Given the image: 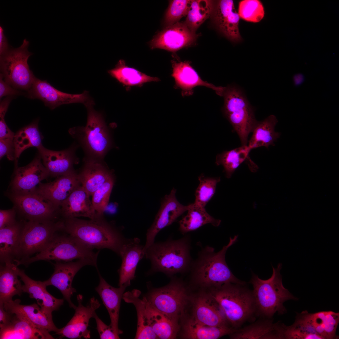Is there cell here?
I'll return each instance as SVG.
<instances>
[{"label":"cell","instance_id":"1","mask_svg":"<svg viewBox=\"0 0 339 339\" xmlns=\"http://www.w3.org/2000/svg\"><path fill=\"white\" fill-rule=\"evenodd\" d=\"M238 237V235L230 237L228 243L218 252L209 245L202 247L196 258L192 260L190 269L193 283L210 289L228 283L246 284L234 275L225 260L227 251L237 241Z\"/></svg>","mask_w":339,"mask_h":339},{"label":"cell","instance_id":"2","mask_svg":"<svg viewBox=\"0 0 339 339\" xmlns=\"http://www.w3.org/2000/svg\"><path fill=\"white\" fill-rule=\"evenodd\" d=\"M63 221L62 231L92 250L108 249L119 255L128 239L102 216L89 220L71 218Z\"/></svg>","mask_w":339,"mask_h":339},{"label":"cell","instance_id":"3","mask_svg":"<svg viewBox=\"0 0 339 339\" xmlns=\"http://www.w3.org/2000/svg\"><path fill=\"white\" fill-rule=\"evenodd\" d=\"M246 285L233 283L210 288L208 293L219 305L231 327L238 329L257 316L252 291Z\"/></svg>","mask_w":339,"mask_h":339},{"label":"cell","instance_id":"4","mask_svg":"<svg viewBox=\"0 0 339 339\" xmlns=\"http://www.w3.org/2000/svg\"><path fill=\"white\" fill-rule=\"evenodd\" d=\"M191 239L188 234L174 239L154 242L146 250L144 258L149 260L151 272H161L172 276L190 270L193 260Z\"/></svg>","mask_w":339,"mask_h":339},{"label":"cell","instance_id":"5","mask_svg":"<svg viewBox=\"0 0 339 339\" xmlns=\"http://www.w3.org/2000/svg\"><path fill=\"white\" fill-rule=\"evenodd\" d=\"M272 268V273L269 279H262L253 273L249 281L253 286L257 316L267 319H272L276 313L279 315L285 313L287 310L284 303L289 300L298 299L283 285L280 272L282 264L279 263L277 268Z\"/></svg>","mask_w":339,"mask_h":339},{"label":"cell","instance_id":"6","mask_svg":"<svg viewBox=\"0 0 339 339\" xmlns=\"http://www.w3.org/2000/svg\"><path fill=\"white\" fill-rule=\"evenodd\" d=\"M222 110L237 132L242 146L247 145L248 137L257 121L254 110L243 91L234 84L225 87Z\"/></svg>","mask_w":339,"mask_h":339},{"label":"cell","instance_id":"7","mask_svg":"<svg viewBox=\"0 0 339 339\" xmlns=\"http://www.w3.org/2000/svg\"><path fill=\"white\" fill-rule=\"evenodd\" d=\"M94 105L86 107L88 116L85 126L70 129L69 133L77 138L90 157L100 161L104 157L110 145L108 130L101 114L95 111Z\"/></svg>","mask_w":339,"mask_h":339},{"label":"cell","instance_id":"8","mask_svg":"<svg viewBox=\"0 0 339 339\" xmlns=\"http://www.w3.org/2000/svg\"><path fill=\"white\" fill-rule=\"evenodd\" d=\"M99 251L95 252L67 234H56L47 246L33 257L18 261L17 265L25 266L38 261L54 260L68 262L74 259H86L92 261L97 268Z\"/></svg>","mask_w":339,"mask_h":339},{"label":"cell","instance_id":"9","mask_svg":"<svg viewBox=\"0 0 339 339\" xmlns=\"http://www.w3.org/2000/svg\"><path fill=\"white\" fill-rule=\"evenodd\" d=\"M29 44L25 39L20 47L10 49L0 57V75L4 80L26 93L30 89L35 77L28 63V58L32 54L28 50Z\"/></svg>","mask_w":339,"mask_h":339},{"label":"cell","instance_id":"10","mask_svg":"<svg viewBox=\"0 0 339 339\" xmlns=\"http://www.w3.org/2000/svg\"><path fill=\"white\" fill-rule=\"evenodd\" d=\"M63 220L24 222L14 262L24 260L44 249L57 232L62 231Z\"/></svg>","mask_w":339,"mask_h":339},{"label":"cell","instance_id":"11","mask_svg":"<svg viewBox=\"0 0 339 339\" xmlns=\"http://www.w3.org/2000/svg\"><path fill=\"white\" fill-rule=\"evenodd\" d=\"M146 298L154 309L178 322L187 304L188 297L183 282L175 279L168 285L153 290Z\"/></svg>","mask_w":339,"mask_h":339},{"label":"cell","instance_id":"12","mask_svg":"<svg viewBox=\"0 0 339 339\" xmlns=\"http://www.w3.org/2000/svg\"><path fill=\"white\" fill-rule=\"evenodd\" d=\"M6 194L16 211L28 221H55L60 214L59 208L35 192L19 194L9 191Z\"/></svg>","mask_w":339,"mask_h":339},{"label":"cell","instance_id":"13","mask_svg":"<svg viewBox=\"0 0 339 339\" xmlns=\"http://www.w3.org/2000/svg\"><path fill=\"white\" fill-rule=\"evenodd\" d=\"M26 93V96L41 100L45 106L51 110L67 104L81 103L85 106L94 104L87 91L79 94L65 93L56 89L46 80H42L36 77L30 89Z\"/></svg>","mask_w":339,"mask_h":339},{"label":"cell","instance_id":"14","mask_svg":"<svg viewBox=\"0 0 339 339\" xmlns=\"http://www.w3.org/2000/svg\"><path fill=\"white\" fill-rule=\"evenodd\" d=\"M176 189L173 188L170 193L161 199L159 209L153 221L148 229L144 252L154 242L157 235L162 229L171 225L189 208L191 204L184 205L177 200Z\"/></svg>","mask_w":339,"mask_h":339},{"label":"cell","instance_id":"15","mask_svg":"<svg viewBox=\"0 0 339 339\" xmlns=\"http://www.w3.org/2000/svg\"><path fill=\"white\" fill-rule=\"evenodd\" d=\"M199 35L192 32L184 21H179L159 32L149 44L152 49H160L174 52L194 44Z\"/></svg>","mask_w":339,"mask_h":339},{"label":"cell","instance_id":"16","mask_svg":"<svg viewBox=\"0 0 339 339\" xmlns=\"http://www.w3.org/2000/svg\"><path fill=\"white\" fill-rule=\"evenodd\" d=\"M54 271L48 280L43 281L47 286L52 285L58 288L70 308L74 309L77 306L71 301L73 293L76 292L72 286L73 279L77 272L83 267L88 265L96 266L92 261L86 259H78L75 261H56L53 264Z\"/></svg>","mask_w":339,"mask_h":339},{"label":"cell","instance_id":"17","mask_svg":"<svg viewBox=\"0 0 339 339\" xmlns=\"http://www.w3.org/2000/svg\"><path fill=\"white\" fill-rule=\"evenodd\" d=\"M39 153L27 165L15 168L9 192L19 194L34 192L41 181L49 176Z\"/></svg>","mask_w":339,"mask_h":339},{"label":"cell","instance_id":"18","mask_svg":"<svg viewBox=\"0 0 339 339\" xmlns=\"http://www.w3.org/2000/svg\"><path fill=\"white\" fill-rule=\"evenodd\" d=\"M77 298L78 305L75 309L73 316L65 326L59 329L56 334L61 337L72 339L82 337L89 339L90 337V332L88 327L89 320L93 318L96 310L100 307V304L97 299L93 297L88 304L84 306L82 304V295L78 294Z\"/></svg>","mask_w":339,"mask_h":339},{"label":"cell","instance_id":"19","mask_svg":"<svg viewBox=\"0 0 339 339\" xmlns=\"http://www.w3.org/2000/svg\"><path fill=\"white\" fill-rule=\"evenodd\" d=\"M299 320L309 333L318 335L322 339H337L336 331L339 322V313L331 311L309 313L304 311L298 314Z\"/></svg>","mask_w":339,"mask_h":339},{"label":"cell","instance_id":"20","mask_svg":"<svg viewBox=\"0 0 339 339\" xmlns=\"http://www.w3.org/2000/svg\"><path fill=\"white\" fill-rule=\"evenodd\" d=\"M173 68L172 76L174 78L175 87L181 90L183 97L192 95L193 89L199 86L211 89L216 94L223 96L225 87L216 86L202 80L192 67L189 61H182L177 59L171 61Z\"/></svg>","mask_w":339,"mask_h":339},{"label":"cell","instance_id":"21","mask_svg":"<svg viewBox=\"0 0 339 339\" xmlns=\"http://www.w3.org/2000/svg\"><path fill=\"white\" fill-rule=\"evenodd\" d=\"M80 185L78 174L74 171L57 177L53 181L40 183L34 192L47 199L60 209L63 202Z\"/></svg>","mask_w":339,"mask_h":339},{"label":"cell","instance_id":"22","mask_svg":"<svg viewBox=\"0 0 339 339\" xmlns=\"http://www.w3.org/2000/svg\"><path fill=\"white\" fill-rule=\"evenodd\" d=\"M212 15L219 31L234 42L242 40L239 28V16L231 0H221L215 3Z\"/></svg>","mask_w":339,"mask_h":339},{"label":"cell","instance_id":"23","mask_svg":"<svg viewBox=\"0 0 339 339\" xmlns=\"http://www.w3.org/2000/svg\"><path fill=\"white\" fill-rule=\"evenodd\" d=\"M144 247L137 238L128 239L124 244L119 254L121 259V265L118 270L119 287L125 284L130 285L131 281L135 278L138 264L144 257Z\"/></svg>","mask_w":339,"mask_h":339},{"label":"cell","instance_id":"24","mask_svg":"<svg viewBox=\"0 0 339 339\" xmlns=\"http://www.w3.org/2000/svg\"><path fill=\"white\" fill-rule=\"evenodd\" d=\"M16 271L20 280L24 283L23 292L29 294V297L36 300L37 304L45 314L52 315V312L57 310L64 302L63 299H58L51 294L46 290L47 286L43 282L34 280L17 267Z\"/></svg>","mask_w":339,"mask_h":339},{"label":"cell","instance_id":"25","mask_svg":"<svg viewBox=\"0 0 339 339\" xmlns=\"http://www.w3.org/2000/svg\"><path fill=\"white\" fill-rule=\"evenodd\" d=\"M286 326L272 319L263 318L229 335L233 339H282Z\"/></svg>","mask_w":339,"mask_h":339},{"label":"cell","instance_id":"26","mask_svg":"<svg viewBox=\"0 0 339 339\" xmlns=\"http://www.w3.org/2000/svg\"><path fill=\"white\" fill-rule=\"evenodd\" d=\"M37 149L49 176L58 177L74 171L73 165L76 161L74 148L57 151L46 148L42 145Z\"/></svg>","mask_w":339,"mask_h":339},{"label":"cell","instance_id":"27","mask_svg":"<svg viewBox=\"0 0 339 339\" xmlns=\"http://www.w3.org/2000/svg\"><path fill=\"white\" fill-rule=\"evenodd\" d=\"M90 196L80 185L62 203L60 214L64 219L84 217L93 219L102 216L96 213L90 200Z\"/></svg>","mask_w":339,"mask_h":339},{"label":"cell","instance_id":"28","mask_svg":"<svg viewBox=\"0 0 339 339\" xmlns=\"http://www.w3.org/2000/svg\"><path fill=\"white\" fill-rule=\"evenodd\" d=\"M20 300L17 299L3 303L4 309L11 314L25 319L35 326L44 328L49 332L57 333L59 329L54 324L52 315L43 312L36 304L28 305L20 304Z\"/></svg>","mask_w":339,"mask_h":339},{"label":"cell","instance_id":"29","mask_svg":"<svg viewBox=\"0 0 339 339\" xmlns=\"http://www.w3.org/2000/svg\"><path fill=\"white\" fill-rule=\"evenodd\" d=\"M192 318L209 326H229L222 309L209 294H201L195 300Z\"/></svg>","mask_w":339,"mask_h":339},{"label":"cell","instance_id":"30","mask_svg":"<svg viewBox=\"0 0 339 339\" xmlns=\"http://www.w3.org/2000/svg\"><path fill=\"white\" fill-rule=\"evenodd\" d=\"M100 282L95 288L106 308L110 319V325L118 335L122 331L118 328V324L121 302L126 288L129 286L125 284L119 288L109 284L99 273Z\"/></svg>","mask_w":339,"mask_h":339},{"label":"cell","instance_id":"31","mask_svg":"<svg viewBox=\"0 0 339 339\" xmlns=\"http://www.w3.org/2000/svg\"><path fill=\"white\" fill-rule=\"evenodd\" d=\"M9 324L0 330V339H53L49 331L15 314Z\"/></svg>","mask_w":339,"mask_h":339},{"label":"cell","instance_id":"32","mask_svg":"<svg viewBox=\"0 0 339 339\" xmlns=\"http://www.w3.org/2000/svg\"><path fill=\"white\" fill-rule=\"evenodd\" d=\"M78 175L81 185L92 196L113 175L100 161L89 159Z\"/></svg>","mask_w":339,"mask_h":339},{"label":"cell","instance_id":"33","mask_svg":"<svg viewBox=\"0 0 339 339\" xmlns=\"http://www.w3.org/2000/svg\"><path fill=\"white\" fill-rule=\"evenodd\" d=\"M140 291L134 289L124 293L122 299L127 303L133 304L136 309L137 316V329L135 339H154L158 338L149 324L148 318L146 297L139 298Z\"/></svg>","mask_w":339,"mask_h":339},{"label":"cell","instance_id":"34","mask_svg":"<svg viewBox=\"0 0 339 339\" xmlns=\"http://www.w3.org/2000/svg\"><path fill=\"white\" fill-rule=\"evenodd\" d=\"M237 330L229 326H207L191 318L186 320L183 325L182 337L189 339H217L232 334Z\"/></svg>","mask_w":339,"mask_h":339},{"label":"cell","instance_id":"35","mask_svg":"<svg viewBox=\"0 0 339 339\" xmlns=\"http://www.w3.org/2000/svg\"><path fill=\"white\" fill-rule=\"evenodd\" d=\"M278 122L276 117L271 115L261 121L256 122L253 129L252 134L247 145L251 149L264 147L268 148L274 146V142L280 137V133L275 131Z\"/></svg>","mask_w":339,"mask_h":339},{"label":"cell","instance_id":"36","mask_svg":"<svg viewBox=\"0 0 339 339\" xmlns=\"http://www.w3.org/2000/svg\"><path fill=\"white\" fill-rule=\"evenodd\" d=\"M23 224L24 223L17 222L13 225L0 229L1 264L14 262Z\"/></svg>","mask_w":339,"mask_h":339},{"label":"cell","instance_id":"37","mask_svg":"<svg viewBox=\"0 0 339 339\" xmlns=\"http://www.w3.org/2000/svg\"><path fill=\"white\" fill-rule=\"evenodd\" d=\"M17 265L13 262L1 264L0 268V303L12 299L15 295L20 296L22 286L18 279Z\"/></svg>","mask_w":339,"mask_h":339},{"label":"cell","instance_id":"38","mask_svg":"<svg viewBox=\"0 0 339 339\" xmlns=\"http://www.w3.org/2000/svg\"><path fill=\"white\" fill-rule=\"evenodd\" d=\"M186 214L179 221V230L183 234L196 230L202 226L210 224L217 227L221 221L210 215L205 207L191 203Z\"/></svg>","mask_w":339,"mask_h":339},{"label":"cell","instance_id":"39","mask_svg":"<svg viewBox=\"0 0 339 339\" xmlns=\"http://www.w3.org/2000/svg\"><path fill=\"white\" fill-rule=\"evenodd\" d=\"M43 138L38 128V120L23 127L15 134L13 143L15 151V169L18 167V161L23 152L31 147H35L37 148L40 147L42 145Z\"/></svg>","mask_w":339,"mask_h":339},{"label":"cell","instance_id":"40","mask_svg":"<svg viewBox=\"0 0 339 339\" xmlns=\"http://www.w3.org/2000/svg\"><path fill=\"white\" fill-rule=\"evenodd\" d=\"M147 313L150 325L158 338H175L179 330L178 322L157 311L147 302Z\"/></svg>","mask_w":339,"mask_h":339},{"label":"cell","instance_id":"41","mask_svg":"<svg viewBox=\"0 0 339 339\" xmlns=\"http://www.w3.org/2000/svg\"><path fill=\"white\" fill-rule=\"evenodd\" d=\"M108 73L119 82L126 86H134L142 84L152 81H158L157 77L148 76L136 69L126 65L123 60H120L114 68L110 70Z\"/></svg>","mask_w":339,"mask_h":339},{"label":"cell","instance_id":"42","mask_svg":"<svg viewBox=\"0 0 339 339\" xmlns=\"http://www.w3.org/2000/svg\"><path fill=\"white\" fill-rule=\"evenodd\" d=\"M251 150L248 145H241L230 150L223 151L217 155L215 163L223 167L226 177L229 179L241 164L250 159L249 154Z\"/></svg>","mask_w":339,"mask_h":339},{"label":"cell","instance_id":"43","mask_svg":"<svg viewBox=\"0 0 339 339\" xmlns=\"http://www.w3.org/2000/svg\"><path fill=\"white\" fill-rule=\"evenodd\" d=\"M214 5L212 0H191L184 22L192 32L196 33L200 25L212 15Z\"/></svg>","mask_w":339,"mask_h":339},{"label":"cell","instance_id":"44","mask_svg":"<svg viewBox=\"0 0 339 339\" xmlns=\"http://www.w3.org/2000/svg\"><path fill=\"white\" fill-rule=\"evenodd\" d=\"M199 184L195 192V204L205 207L214 196L217 184L220 180V177H211L205 176L202 173L198 177Z\"/></svg>","mask_w":339,"mask_h":339},{"label":"cell","instance_id":"45","mask_svg":"<svg viewBox=\"0 0 339 339\" xmlns=\"http://www.w3.org/2000/svg\"><path fill=\"white\" fill-rule=\"evenodd\" d=\"M238 14L244 20L253 23L261 21L264 17V8L258 0H244L239 4Z\"/></svg>","mask_w":339,"mask_h":339},{"label":"cell","instance_id":"46","mask_svg":"<svg viewBox=\"0 0 339 339\" xmlns=\"http://www.w3.org/2000/svg\"><path fill=\"white\" fill-rule=\"evenodd\" d=\"M114 183V179L112 175L92 196L93 206L99 216H102L108 205Z\"/></svg>","mask_w":339,"mask_h":339},{"label":"cell","instance_id":"47","mask_svg":"<svg viewBox=\"0 0 339 339\" xmlns=\"http://www.w3.org/2000/svg\"><path fill=\"white\" fill-rule=\"evenodd\" d=\"M191 2V0H189L170 1L164 19V24L166 27L179 22L181 18L187 15Z\"/></svg>","mask_w":339,"mask_h":339},{"label":"cell","instance_id":"48","mask_svg":"<svg viewBox=\"0 0 339 339\" xmlns=\"http://www.w3.org/2000/svg\"><path fill=\"white\" fill-rule=\"evenodd\" d=\"M13 96L6 97L0 103V139L14 138L15 134L8 126L5 120V116Z\"/></svg>","mask_w":339,"mask_h":339},{"label":"cell","instance_id":"49","mask_svg":"<svg viewBox=\"0 0 339 339\" xmlns=\"http://www.w3.org/2000/svg\"><path fill=\"white\" fill-rule=\"evenodd\" d=\"M93 318L96 321V329L101 339H120L119 335L117 334L110 325L105 324L99 318L96 313Z\"/></svg>","mask_w":339,"mask_h":339},{"label":"cell","instance_id":"50","mask_svg":"<svg viewBox=\"0 0 339 339\" xmlns=\"http://www.w3.org/2000/svg\"><path fill=\"white\" fill-rule=\"evenodd\" d=\"M6 156L8 160H15V151L13 138L0 139V159Z\"/></svg>","mask_w":339,"mask_h":339},{"label":"cell","instance_id":"51","mask_svg":"<svg viewBox=\"0 0 339 339\" xmlns=\"http://www.w3.org/2000/svg\"><path fill=\"white\" fill-rule=\"evenodd\" d=\"M17 211L13 207L8 210H0V229L7 227L16 223V215Z\"/></svg>","mask_w":339,"mask_h":339},{"label":"cell","instance_id":"52","mask_svg":"<svg viewBox=\"0 0 339 339\" xmlns=\"http://www.w3.org/2000/svg\"><path fill=\"white\" fill-rule=\"evenodd\" d=\"M26 93L17 89L8 84L3 79L0 75V99L4 97L13 96L23 95L26 96Z\"/></svg>","mask_w":339,"mask_h":339},{"label":"cell","instance_id":"53","mask_svg":"<svg viewBox=\"0 0 339 339\" xmlns=\"http://www.w3.org/2000/svg\"><path fill=\"white\" fill-rule=\"evenodd\" d=\"M13 315V314L5 310L3 304L0 303V330L3 329L9 324Z\"/></svg>","mask_w":339,"mask_h":339},{"label":"cell","instance_id":"54","mask_svg":"<svg viewBox=\"0 0 339 339\" xmlns=\"http://www.w3.org/2000/svg\"><path fill=\"white\" fill-rule=\"evenodd\" d=\"M10 48L7 39L5 35L4 30L3 27H0V55L2 56L6 53Z\"/></svg>","mask_w":339,"mask_h":339},{"label":"cell","instance_id":"55","mask_svg":"<svg viewBox=\"0 0 339 339\" xmlns=\"http://www.w3.org/2000/svg\"><path fill=\"white\" fill-rule=\"evenodd\" d=\"M303 79V77L302 75L298 74L294 77V82L296 84H298L301 83Z\"/></svg>","mask_w":339,"mask_h":339}]
</instances>
